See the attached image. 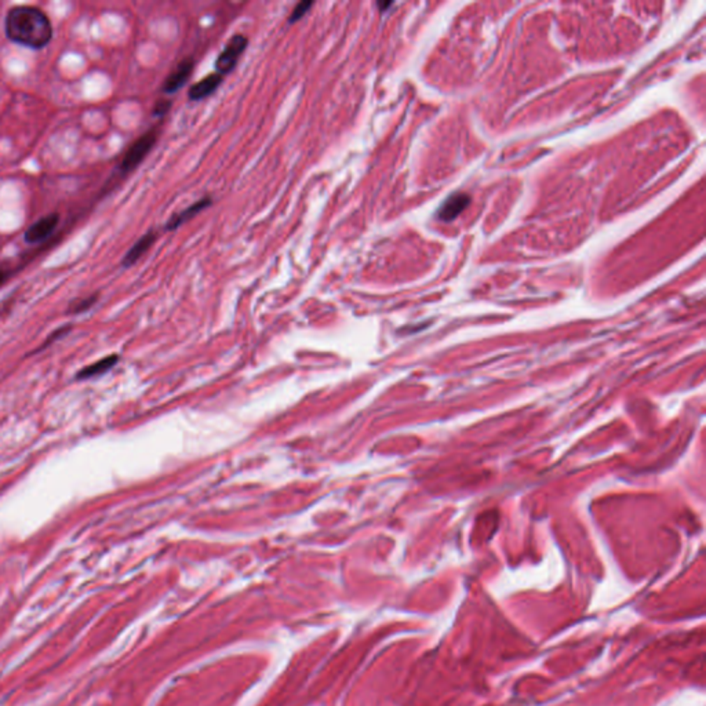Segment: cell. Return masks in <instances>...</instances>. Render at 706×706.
<instances>
[{
    "instance_id": "obj_1",
    "label": "cell",
    "mask_w": 706,
    "mask_h": 706,
    "mask_svg": "<svg viewBox=\"0 0 706 706\" xmlns=\"http://www.w3.org/2000/svg\"><path fill=\"white\" fill-rule=\"evenodd\" d=\"M4 32L11 42L34 50L45 49L53 39L50 18L32 6L10 8L4 20Z\"/></svg>"
},
{
    "instance_id": "obj_2",
    "label": "cell",
    "mask_w": 706,
    "mask_h": 706,
    "mask_svg": "<svg viewBox=\"0 0 706 706\" xmlns=\"http://www.w3.org/2000/svg\"><path fill=\"white\" fill-rule=\"evenodd\" d=\"M158 131L154 128L148 133H145L142 137H140L126 152L122 163H120V171L123 174H128L133 170H135L141 162L147 158V155L152 151L158 141Z\"/></svg>"
},
{
    "instance_id": "obj_3",
    "label": "cell",
    "mask_w": 706,
    "mask_h": 706,
    "mask_svg": "<svg viewBox=\"0 0 706 706\" xmlns=\"http://www.w3.org/2000/svg\"><path fill=\"white\" fill-rule=\"evenodd\" d=\"M247 45H249V41L244 35H235L228 42L225 49L218 55L217 61H216L217 73H219L221 76L225 73H229L235 68L240 54L246 50Z\"/></svg>"
},
{
    "instance_id": "obj_4",
    "label": "cell",
    "mask_w": 706,
    "mask_h": 706,
    "mask_svg": "<svg viewBox=\"0 0 706 706\" xmlns=\"http://www.w3.org/2000/svg\"><path fill=\"white\" fill-rule=\"evenodd\" d=\"M58 223H59V214L50 213V214L41 218L39 221H36L35 223H32L27 229V232L24 235V240L29 244L42 243L54 232Z\"/></svg>"
},
{
    "instance_id": "obj_5",
    "label": "cell",
    "mask_w": 706,
    "mask_h": 706,
    "mask_svg": "<svg viewBox=\"0 0 706 706\" xmlns=\"http://www.w3.org/2000/svg\"><path fill=\"white\" fill-rule=\"evenodd\" d=\"M471 203V196L464 193V192H457L454 195H451L439 209L437 212V218L444 221V222H448L454 218L458 217Z\"/></svg>"
},
{
    "instance_id": "obj_6",
    "label": "cell",
    "mask_w": 706,
    "mask_h": 706,
    "mask_svg": "<svg viewBox=\"0 0 706 706\" xmlns=\"http://www.w3.org/2000/svg\"><path fill=\"white\" fill-rule=\"evenodd\" d=\"M193 71V61L192 58H186L181 61L177 68L168 75L163 84V91L167 94H172L178 91L189 79L191 73Z\"/></svg>"
},
{
    "instance_id": "obj_7",
    "label": "cell",
    "mask_w": 706,
    "mask_h": 706,
    "mask_svg": "<svg viewBox=\"0 0 706 706\" xmlns=\"http://www.w3.org/2000/svg\"><path fill=\"white\" fill-rule=\"evenodd\" d=\"M156 237H158V235L154 230H149L148 233H145L140 240L135 242V244L123 257L122 265L124 268L133 267L154 246V243L156 242Z\"/></svg>"
},
{
    "instance_id": "obj_8",
    "label": "cell",
    "mask_w": 706,
    "mask_h": 706,
    "mask_svg": "<svg viewBox=\"0 0 706 706\" xmlns=\"http://www.w3.org/2000/svg\"><path fill=\"white\" fill-rule=\"evenodd\" d=\"M212 203H213V200H212L210 196L202 198L200 200H198L196 203L191 205L189 207H186L181 213H178V214H175V216L170 218L168 222H167V225H166V230H174V229H177L184 222L192 219L195 216H198L199 213H202L203 210H206L209 206H212Z\"/></svg>"
},
{
    "instance_id": "obj_9",
    "label": "cell",
    "mask_w": 706,
    "mask_h": 706,
    "mask_svg": "<svg viewBox=\"0 0 706 706\" xmlns=\"http://www.w3.org/2000/svg\"><path fill=\"white\" fill-rule=\"evenodd\" d=\"M221 82H222V76L219 73L209 75L207 78L202 79L200 82H198L196 84H193L189 89V91H188L189 100L200 101V100L212 96L217 90Z\"/></svg>"
},
{
    "instance_id": "obj_10",
    "label": "cell",
    "mask_w": 706,
    "mask_h": 706,
    "mask_svg": "<svg viewBox=\"0 0 706 706\" xmlns=\"http://www.w3.org/2000/svg\"><path fill=\"white\" fill-rule=\"evenodd\" d=\"M117 360H119L117 355H110V356H107V358H104V359H101V360H97V362H94V363H93V365H90V366L83 367V369L78 373L76 378H78V380H87V378H93V377L103 376V374L108 373L109 370H110V369H112V367L117 363Z\"/></svg>"
},
{
    "instance_id": "obj_11",
    "label": "cell",
    "mask_w": 706,
    "mask_h": 706,
    "mask_svg": "<svg viewBox=\"0 0 706 706\" xmlns=\"http://www.w3.org/2000/svg\"><path fill=\"white\" fill-rule=\"evenodd\" d=\"M98 301V294H93V295H89L86 298H82V300H78L75 302L71 304L68 312L69 314H83L86 311H89L91 307H94V304Z\"/></svg>"
},
{
    "instance_id": "obj_12",
    "label": "cell",
    "mask_w": 706,
    "mask_h": 706,
    "mask_svg": "<svg viewBox=\"0 0 706 706\" xmlns=\"http://www.w3.org/2000/svg\"><path fill=\"white\" fill-rule=\"evenodd\" d=\"M312 6H314V1H307V0L300 1V3L294 7V10H293L291 15L288 17V22H290V24H294V22L300 21V20H301V18H302V17H304L308 11H309V8H311Z\"/></svg>"
},
{
    "instance_id": "obj_13",
    "label": "cell",
    "mask_w": 706,
    "mask_h": 706,
    "mask_svg": "<svg viewBox=\"0 0 706 706\" xmlns=\"http://www.w3.org/2000/svg\"><path fill=\"white\" fill-rule=\"evenodd\" d=\"M69 331H71V326L61 327V328H58L57 331H54V332H53V334L50 335V338H49V339L46 341V344H45L43 346H46V345L52 344V342H53L54 339H58L59 337H64V335H66V334H68ZM43 346H42V348H43Z\"/></svg>"
},
{
    "instance_id": "obj_14",
    "label": "cell",
    "mask_w": 706,
    "mask_h": 706,
    "mask_svg": "<svg viewBox=\"0 0 706 706\" xmlns=\"http://www.w3.org/2000/svg\"><path fill=\"white\" fill-rule=\"evenodd\" d=\"M170 108H171V101L161 100L156 103V105L154 108V113L158 116H163L164 113H167V110Z\"/></svg>"
},
{
    "instance_id": "obj_15",
    "label": "cell",
    "mask_w": 706,
    "mask_h": 706,
    "mask_svg": "<svg viewBox=\"0 0 706 706\" xmlns=\"http://www.w3.org/2000/svg\"><path fill=\"white\" fill-rule=\"evenodd\" d=\"M7 277H8V273L6 271H3V270H0V286H1L6 280H7Z\"/></svg>"
},
{
    "instance_id": "obj_16",
    "label": "cell",
    "mask_w": 706,
    "mask_h": 706,
    "mask_svg": "<svg viewBox=\"0 0 706 706\" xmlns=\"http://www.w3.org/2000/svg\"><path fill=\"white\" fill-rule=\"evenodd\" d=\"M389 6H392V3H390V1H386V3H381L380 1V3H378V7H380L381 11H385V8H386V7H389Z\"/></svg>"
}]
</instances>
